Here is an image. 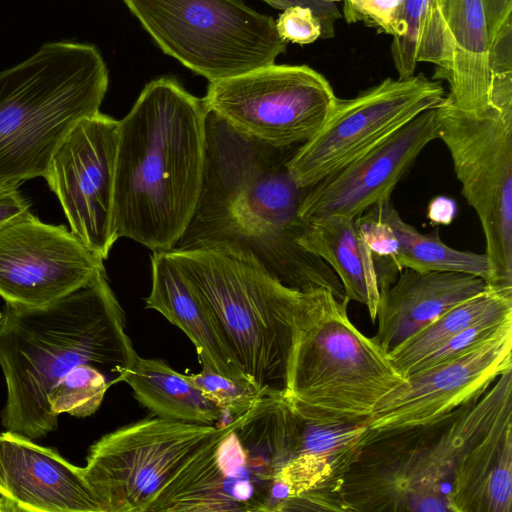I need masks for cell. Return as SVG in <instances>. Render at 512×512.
Returning <instances> with one entry per match:
<instances>
[{
	"mask_svg": "<svg viewBox=\"0 0 512 512\" xmlns=\"http://www.w3.org/2000/svg\"><path fill=\"white\" fill-rule=\"evenodd\" d=\"M137 358L106 273L45 306L6 304L1 424L33 440L54 431L62 413L90 416Z\"/></svg>",
	"mask_w": 512,
	"mask_h": 512,
	"instance_id": "1",
	"label": "cell"
},
{
	"mask_svg": "<svg viewBox=\"0 0 512 512\" xmlns=\"http://www.w3.org/2000/svg\"><path fill=\"white\" fill-rule=\"evenodd\" d=\"M298 146H270L209 112L200 196L174 249L226 248L253 259L290 288H325L347 299L332 268L296 240L307 190L288 170Z\"/></svg>",
	"mask_w": 512,
	"mask_h": 512,
	"instance_id": "2",
	"label": "cell"
},
{
	"mask_svg": "<svg viewBox=\"0 0 512 512\" xmlns=\"http://www.w3.org/2000/svg\"><path fill=\"white\" fill-rule=\"evenodd\" d=\"M203 98L176 78L147 83L118 121L114 183L117 237L168 252L185 232L203 179L206 120Z\"/></svg>",
	"mask_w": 512,
	"mask_h": 512,
	"instance_id": "3",
	"label": "cell"
},
{
	"mask_svg": "<svg viewBox=\"0 0 512 512\" xmlns=\"http://www.w3.org/2000/svg\"><path fill=\"white\" fill-rule=\"evenodd\" d=\"M512 369L479 397L424 425L369 429L336 491L338 511H450L455 469L512 407Z\"/></svg>",
	"mask_w": 512,
	"mask_h": 512,
	"instance_id": "4",
	"label": "cell"
},
{
	"mask_svg": "<svg viewBox=\"0 0 512 512\" xmlns=\"http://www.w3.org/2000/svg\"><path fill=\"white\" fill-rule=\"evenodd\" d=\"M167 254L211 312L255 389L265 397H285L292 348L314 290L290 288L253 259L226 248Z\"/></svg>",
	"mask_w": 512,
	"mask_h": 512,
	"instance_id": "5",
	"label": "cell"
},
{
	"mask_svg": "<svg viewBox=\"0 0 512 512\" xmlns=\"http://www.w3.org/2000/svg\"><path fill=\"white\" fill-rule=\"evenodd\" d=\"M109 84L92 44L54 41L0 72V187L46 177L78 121L100 112Z\"/></svg>",
	"mask_w": 512,
	"mask_h": 512,
	"instance_id": "6",
	"label": "cell"
},
{
	"mask_svg": "<svg viewBox=\"0 0 512 512\" xmlns=\"http://www.w3.org/2000/svg\"><path fill=\"white\" fill-rule=\"evenodd\" d=\"M349 300L314 290L288 368L285 399L301 418L323 423L368 421L406 378L347 314Z\"/></svg>",
	"mask_w": 512,
	"mask_h": 512,
	"instance_id": "7",
	"label": "cell"
},
{
	"mask_svg": "<svg viewBox=\"0 0 512 512\" xmlns=\"http://www.w3.org/2000/svg\"><path fill=\"white\" fill-rule=\"evenodd\" d=\"M158 47L209 82L275 63L276 21L240 0H124Z\"/></svg>",
	"mask_w": 512,
	"mask_h": 512,
	"instance_id": "8",
	"label": "cell"
},
{
	"mask_svg": "<svg viewBox=\"0 0 512 512\" xmlns=\"http://www.w3.org/2000/svg\"><path fill=\"white\" fill-rule=\"evenodd\" d=\"M436 114L438 139L480 220L497 285L512 287V110H464L445 96Z\"/></svg>",
	"mask_w": 512,
	"mask_h": 512,
	"instance_id": "9",
	"label": "cell"
},
{
	"mask_svg": "<svg viewBox=\"0 0 512 512\" xmlns=\"http://www.w3.org/2000/svg\"><path fill=\"white\" fill-rule=\"evenodd\" d=\"M221 426L149 417L91 445L84 474L105 512H148Z\"/></svg>",
	"mask_w": 512,
	"mask_h": 512,
	"instance_id": "10",
	"label": "cell"
},
{
	"mask_svg": "<svg viewBox=\"0 0 512 512\" xmlns=\"http://www.w3.org/2000/svg\"><path fill=\"white\" fill-rule=\"evenodd\" d=\"M209 112L237 132L277 148L298 146L321 129L337 97L307 65L270 64L209 82Z\"/></svg>",
	"mask_w": 512,
	"mask_h": 512,
	"instance_id": "11",
	"label": "cell"
},
{
	"mask_svg": "<svg viewBox=\"0 0 512 512\" xmlns=\"http://www.w3.org/2000/svg\"><path fill=\"white\" fill-rule=\"evenodd\" d=\"M282 468L243 414L221 425L148 511H274L273 490Z\"/></svg>",
	"mask_w": 512,
	"mask_h": 512,
	"instance_id": "12",
	"label": "cell"
},
{
	"mask_svg": "<svg viewBox=\"0 0 512 512\" xmlns=\"http://www.w3.org/2000/svg\"><path fill=\"white\" fill-rule=\"evenodd\" d=\"M444 97L439 80L414 74L387 78L351 99L337 98L321 129L295 149L288 170L300 188L309 189Z\"/></svg>",
	"mask_w": 512,
	"mask_h": 512,
	"instance_id": "13",
	"label": "cell"
},
{
	"mask_svg": "<svg viewBox=\"0 0 512 512\" xmlns=\"http://www.w3.org/2000/svg\"><path fill=\"white\" fill-rule=\"evenodd\" d=\"M117 143V120L100 112L85 117L58 146L45 177L71 232L103 261L118 239L114 226Z\"/></svg>",
	"mask_w": 512,
	"mask_h": 512,
	"instance_id": "14",
	"label": "cell"
},
{
	"mask_svg": "<svg viewBox=\"0 0 512 512\" xmlns=\"http://www.w3.org/2000/svg\"><path fill=\"white\" fill-rule=\"evenodd\" d=\"M102 273L103 260L65 226L28 212L0 230V296L8 305H48Z\"/></svg>",
	"mask_w": 512,
	"mask_h": 512,
	"instance_id": "15",
	"label": "cell"
},
{
	"mask_svg": "<svg viewBox=\"0 0 512 512\" xmlns=\"http://www.w3.org/2000/svg\"><path fill=\"white\" fill-rule=\"evenodd\" d=\"M512 326L449 361L418 369L380 400L368 419L375 431L434 422L481 396L512 369Z\"/></svg>",
	"mask_w": 512,
	"mask_h": 512,
	"instance_id": "16",
	"label": "cell"
},
{
	"mask_svg": "<svg viewBox=\"0 0 512 512\" xmlns=\"http://www.w3.org/2000/svg\"><path fill=\"white\" fill-rule=\"evenodd\" d=\"M438 139L436 108L426 110L341 169L306 190L299 222L328 215L356 218L389 200L423 149Z\"/></svg>",
	"mask_w": 512,
	"mask_h": 512,
	"instance_id": "17",
	"label": "cell"
},
{
	"mask_svg": "<svg viewBox=\"0 0 512 512\" xmlns=\"http://www.w3.org/2000/svg\"><path fill=\"white\" fill-rule=\"evenodd\" d=\"M0 498L6 512H105L84 468L10 431L0 433Z\"/></svg>",
	"mask_w": 512,
	"mask_h": 512,
	"instance_id": "18",
	"label": "cell"
},
{
	"mask_svg": "<svg viewBox=\"0 0 512 512\" xmlns=\"http://www.w3.org/2000/svg\"><path fill=\"white\" fill-rule=\"evenodd\" d=\"M298 418L295 454L274 486L277 510L337 511V488L369 431L368 421L323 423Z\"/></svg>",
	"mask_w": 512,
	"mask_h": 512,
	"instance_id": "19",
	"label": "cell"
},
{
	"mask_svg": "<svg viewBox=\"0 0 512 512\" xmlns=\"http://www.w3.org/2000/svg\"><path fill=\"white\" fill-rule=\"evenodd\" d=\"M481 277L461 272L402 269L380 289L373 340L387 353L457 304L484 291Z\"/></svg>",
	"mask_w": 512,
	"mask_h": 512,
	"instance_id": "20",
	"label": "cell"
},
{
	"mask_svg": "<svg viewBox=\"0 0 512 512\" xmlns=\"http://www.w3.org/2000/svg\"><path fill=\"white\" fill-rule=\"evenodd\" d=\"M151 272V291L146 298V308L158 311L188 336L202 367L254 387L236 365L211 312L167 252L152 253Z\"/></svg>",
	"mask_w": 512,
	"mask_h": 512,
	"instance_id": "21",
	"label": "cell"
},
{
	"mask_svg": "<svg viewBox=\"0 0 512 512\" xmlns=\"http://www.w3.org/2000/svg\"><path fill=\"white\" fill-rule=\"evenodd\" d=\"M448 506L450 512H512V407L458 463Z\"/></svg>",
	"mask_w": 512,
	"mask_h": 512,
	"instance_id": "22",
	"label": "cell"
},
{
	"mask_svg": "<svg viewBox=\"0 0 512 512\" xmlns=\"http://www.w3.org/2000/svg\"><path fill=\"white\" fill-rule=\"evenodd\" d=\"M448 31L451 68L446 96L464 110L494 107L489 64L490 35L483 0H438ZM495 108V107H494Z\"/></svg>",
	"mask_w": 512,
	"mask_h": 512,
	"instance_id": "23",
	"label": "cell"
},
{
	"mask_svg": "<svg viewBox=\"0 0 512 512\" xmlns=\"http://www.w3.org/2000/svg\"><path fill=\"white\" fill-rule=\"evenodd\" d=\"M354 220L335 214L299 222L296 240L332 268L345 298L365 305L375 321L380 288L374 257Z\"/></svg>",
	"mask_w": 512,
	"mask_h": 512,
	"instance_id": "24",
	"label": "cell"
},
{
	"mask_svg": "<svg viewBox=\"0 0 512 512\" xmlns=\"http://www.w3.org/2000/svg\"><path fill=\"white\" fill-rule=\"evenodd\" d=\"M122 382L135 399L160 418L215 425L225 412L207 400L186 375L173 370L161 359L139 357L128 368Z\"/></svg>",
	"mask_w": 512,
	"mask_h": 512,
	"instance_id": "25",
	"label": "cell"
},
{
	"mask_svg": "<svg viewBox=\"0 0 512 512\" xmlns=\"http://www.w3.org/2000/svg\"><path fill=\"white\" fill-rule=\"evenodd\" d=\"M392 37L391 53L399 78L414 75L420 62L437 67L435 80L446 78L452 47L438 0H403Z\"/></svg>",
	"mask_w": 512,
	"mask_h": 512,
	"instance_id": "26",
	"label": "cell"
},
{
	"mask_svg": "<svg viewBox=\"0 0 512 512\" xmlns=\"http://www.w3.org/2000/svg\"><path fill=\"white\" fill-rule=\"evenodd\" d=\"M372 208L397 237L395 264L399 271L408 268L418 272H461L481 277L489 285H497L494 267L485 253L453 249L439 238L437 231L420 233L401 218L390 199Z\"/></svg>",
	"mask_w": 512,
	"mask_h": 512,
	"instance_id": "27",
	"label": "cell"
},
{
	"mask_svg": "<svg viewBox=\"0 0 512 512\" xmlns=\"http://www.w3.org/2000/svg\"><path fill=\"white\" fill-rule=\"evenodd\" d=\"M509 315H512V287L489 285L446 311L388 355L406 378L421 360L452 336L484 319Z\"/></svg>",
	"mask_w": 512,
	"mask_h": 512,
	"instance_id": "28",
	"label": "cell"
},
{
	"mask_svg": "<svg viewBox=\"0 0 512 512\" xmlns=\"http://www.w3.org/2000/svg\"><path fill=\"white\" fill-rule=\"evenodd\" d=\"M186 377L207 400L233 417L245 414L265 397L254 387L238 383L206 367Z\"/></svg>",
	"mask_w": 512,
	"mask_h": 512,
	"instance_id": "29",
	"label": "cell"
},
{
	"mask_svg": "<svg viewBox=\"0 0 512 512\" xmlns=\"http://www.w3.org/2000/svg\"><path fill=\"white\" fill-rule=\"evenodd\" d=\"M510 326H512V315L491 317L479 321L443 342L421 360L412 372L457 358L492 339Z\"/></svg>",
	"mask_w": 512,
	"mask_h": 512,
	"instance_id": "30",
	"label": "cell"
},
{
	"mask_svg": "<svg viewBox=\"0 0 512 512\" xmlns=\"http://www.w3.org/2000/svg\"><path fill=\"white\" fill-rule=\"evenodd\" d=\"M403 0H344L343 13L348 23L363 22L393 35Z\"/></svg>",
	"mask_w": 512,
	"mask_h": 512,
	"instance_id": "31",
	"label": "cell"
},
{
	"mask_svg": "<svg viewBox=\"0 0 512 512\" xmlns=\"http://www.w3.org/2000/svg\"><path fill=\"white\" fill-rule=\"evenodd\" d=\"M279 35L287 42L310 44L321 38L322 26L315 14L305 7H291L276 20Z\"/></svg>",
	"mask_w": 512,
	"mask_h": 512,
	"instance_id": "32",
	"label": "cell"
},
{
	"mask_svg": "<svg viewBox=\"0 0 512 512\" xmlns=\"http://www.w3.org/2000/svg\"><path fill=\"white\" fill-rule=\"evenodd\" d=\"M272 7L286 10L291 7L309 8L322 26L321 38H332L334 36V25L341 18L340 11L334 2L329 0H263Z\"/></svg>",
	"mask_w": 512,
	"mask_h": 512,
	"instance_id": "33",
	"label": "cell"
},
{
	"mask_svg": "<svg viewBox=\"0 0 512 512\" xmlns=\"http://www.w3.org/2000/svg\"><path fill=\"white\" fill-rule=\"evenodd\" d=\"M28 212L29 204L17 187H0V230Z\"/></svg>",
	"mask_w": 512,
	"mask_h": 512,
	"instance_id": "34",
	"label": "cell"
},
{
	"mask_svg": "<svg viewBox=\"0 0 512 512\" xmlns=\"http://www.w3.org/2000/svg\"><path fill=\"white\" fill-rule=\"evenodd\" d=\"M483 2L491 43L500 27L512 17V0H483Z\"/></svg>",
	"mask_w": 512,
	"mask_h": 512,
	"instance_id": "35",
	"label": "cell"
},
{
	"mask_svg": "<svg viewBox=\"0 0 512 512\" xmlns=\"http://www.w3.org/2000/svg\"><path fill=\"white\" fill-rule=\"evenodd\" d=\"M457 213L456 203L445 196H438L431 200L428 206V218L436 224H450Z\"/></svg>",
	"mask_w": 512,
	"mask_h": 512,
	"instance_id": "36",
	"label": "cell"
},
{
	"mask_svg": "<svg viewBox=\"0 0 512 512\" xmlns=\"http://www.w3.org/2000/svg\"><path fill=\"white\" fill-rule=\"evenodd\" d=\"M0 512H5V506H4V503L1 498H0Z\"/></svg>",
	"mask_w": 512,
	"mask_h": 512,
	"instance_id": "37",
	"label": "cell"
},
{
	"mask_svg": "<svg viewBox=\"0 0 512 512\" xmlns=\"http://www.w3.org/2000/svg\"><path fill=\"white\" fill-rule=\"evenodd\" d=\"M329 1H331V2H335V1H342V0H329ZM343 1H344V0H343Z\"/></svg>",
	"mask_w": 512,
	"mask_h": 512,
	"instance_id": "38",
	"label": "cell"
},
{
	"mask_svg": "<svg viewBox=\"0 0 512 512\" xmlns=\"http://www.w3.org/2000/svg\"><path fill=\"white\" fill-rule=\"evenodd\" d=\"M1 317H2V312H0V320H1Z\"/></svg>",
	"mask_w": 512,
	"mask_h": 512,
	"instance_id": "39",
	"label": "cell"
}]
</instances>
